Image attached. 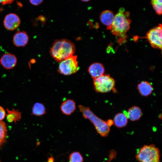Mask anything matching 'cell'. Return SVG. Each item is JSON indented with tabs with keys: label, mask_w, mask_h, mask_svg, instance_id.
<instances>
[{
	"label": "cell",
	"mask_w": 162,
	"mask_h": 162,
	"mask_svg": "<svg viewBox=\"0 0 162 162\" xmlns=\"http://www.w3.org/2000/svg\"><path fill=\"white\" fill-rule=\"evenodd\" d=\"M162 26L161 24L150 29L147 33L146 38L152 46L162 49Z\"/></svg>",
	"instance_id": "obj_7"
},
{
	"label": "cell",
	"mask_w": 162,
	"mask_h": 162,
	"mask_svg": "<svg viewBox=\"0 0 162 162\" xmlns=\"http://www.w3.org/2000/svg\"><path fill=\"white\" fill-rule=\"evenodd\" d=\"M0 162H1V160L0 159Z\"/></svg>",
	"instance_id": "obj_28"
},
{
	"label": "cell",
	"mask_w": 162,
	"mask_h": 162,
	"mask_svg": "<svg viewBox=\"0 0 162 162\" xmlns=\"http://www.w3.org/2000/svg\"><path fill=\"white\" fill-rule=\"evenodd\" d=\"M88 71L92 77L94 79L104 74L105 68L101 63L94 62L90 65Z\"/></svg>",
	"instance_id": "obj_11"
},
{
	"label": "cell",
	"mask_w": 162,
	"mask_h": 162,
	"mask_svg": "<svg viewBox=\"0 0 162 162\" xmlns=\"http://www.w3.org/2000/svg\"><path fill=\"white\" fill-rule=\"evenodd\" d=\"M76 106L75 101L73 100L68 99L64 101L61 104L60 108L63 114L70 116L76 110Z\"/></svg>",
	"instance_id": "obj_12"
},
{
	"label": "cell",
	"mask_w": 162,
	"mask_h": 162,
	"mask_svg": "<svg viewBox=\"0 0 162 162\" xmlns=\"http://www.w3.org/2000/svg\"><path fill=\"white\" fill-rule=\"evenodd\" d=\"M48 162H54V158L52 156L49 157L48 159Z\"/></svg>",
	"instance_id": "obj_26"
},
{
	"label": "cell",
	"mask_w": 162,
	"mask_h": 162,
	"mask_svg": "<svg viewBox=\"0 0 162 162\" xmlns=\"http://www.w3.org/2000/svg\"><path fill=\"white\" fill-rule=\"evenodd\" d=\"M44 0H29V1L32 4L37 6L41 4Z\"/></svg>",
	"instance_id": "obj_23"
},
{
	"label": "cell",
	"mask_w": 162,
	"mask_h": 162,
	"mask_svg": "<svg viewBox=\"0 0 162 162\" xmlns=\"http://www.w3.org/2000/svg\"><path fill=\"white\" fill-rule=\"evenodd\" d=\"M78 107L83 117L92 122L98 133L103 137L108 135L110 130L106 122L96 116L88 107L80 105Z\"/></svg>",
	"instance_id": "obj_3"
},
{
	"label": "cell",
	"mask_w": 162,
	"mask_h": 162,
	"mask_svg": "<svg viewBox=\"0 0 162 162\" xmlns=\"http://www.w3.org/2000/svg\"><path fill=\"white\" fill-rule=\"evenodd\" d=\"M151 4L156 13L158 15H161L162 13V0H152Z\"/></svg>",
	"instance_id": "obj_20"
},
{
	"label": "cell",
	"mask_w": 162,
	"mask_h": 162,
	"mask_svg": "<svg viewBox=\"0 0 162 162\" xmlns=\"http://www.w3.org/2000/svg\"><path fill=\"white\" fill-rule=\"evenodd\" d=\"M14 0H0V4L3 5L12 3Z\"/></svg>",
	"instance_id": "obj_24"
},
{
	"label": "cell",
	"mask_w": 162,
	"mask_h": 162,
	"mask_svg": "<svg viewBox=\"0 0 162 162\" xmlns=\"http://www.w3.org/2000/svg\"><path fill=\"white\" fill-rule=\"evenodd\" d=\"M94 89L97 92L105 93L115 90V81L109 74L103 75L93 79Z\"/></svg>",
	"instance_id": "obj_5"
},
{
	"label": "cell",
	"mask_w": 162,
	"mask_h": 162,
	"mask_svg": "<svg viewBox=\"0 0 162 162\" xmlns=\"http://www.w3.org/2000/svg\"><path fill=\"white\" fill-rule=\"evenodd\" d=\"M7 135V129L5 123L0 121V148L5 142Z\"/></svg>",
	"instance_id": "obj_19"
},
{
	"label": "cell",
	"mask_w": 162,
	"mask_h": 162,
	"mask_svg": "<svg viewBox=\"0 0 162 162\" xmlns=\"http://www.w3.org/2000/svg\"><path fill=\"white\" fill-rule=\"evenodd\" d=\"M79 69L77 56L74 55L60 62L58 71L61 74L68 76L76 73Z\"/></svg>",
	"instance_id": "obj_6"
},
{
	"label": "cell",
	"mask_w": 162,
	"mask_h": 162,
	"mask_svg": "<svg viewBox=\"0 0 162 162\" xmlns=\"http://www.w3.org/2000/svg\"><path fill=\"white\" fill-rule=\"evenodd\" d=\"M106 122L109 127L111 126L114 124L113 121L111 119L108 120Z\"/></svg>",
	"instance_id": "obj_25"
},
{
	"label": "cell",
	"mask_w": 162,
	"mask_h": 162,
	"mask_svg": "<svg viewBox=\"0 0 162 162\" xmlns=\"http://www.w3.org/2000/svg\"><path fill=\"white\" fill-rule=\"evenodd\" d=\"M46 109L42 103L36 102L33 105L32 111V114L37 116H41L46 113Z\"/></svg>",
	"instance_id": "obj_18"
},
{
	"label": "cell",
	"mask_w": 162,
	"mask_h": 162,
	"mask_svg": "<svg viewBox=\"0 0 162 162\" xmlns=\"http://www.w3.org/2000/svg\"><path fill=\"white\" fill-rule=\"evenodd\" d=\"M114 15L113 12L109 10L103 11L100 16L101 22L107 27L108 30H110Z\"/></svg>",
	"instance_id": "obj_13"
},
{
	"label": "cell",
	"mask_w": 162,
	"mask_h": 162,
	"mask_svg": "<svg viewBox=\"0 0 162 162\" xmlns=\"http://www.w3.org/2000/svg\"><path fill=\"white\" fill-rule=\"evenodd\" d=\"M76 50L74 44L65 39L55 40L50 50L51 56L57 62H60L74 55Z\"/></svg>",
	"instance_id": "obj_1"
},
{
	"label": "cell",
	"mask_w": 162,
	"mask_h": 162,
	"mask_svg": "<svg viewBox=\"0 0 162 162\" xmlns=\"http://www.w3.org/2000/svg\"><path fill=\"white\" fill-rule=\"evenodd\" d=\"M137 88L140 94L144 97L150 95L153 90L150 83L146 81H142L138 84Z\"/></svg>",
	"instance_id": "obj_15"
},
{
	"label": "cell",
	"mask_w": 162,
	"mask_h": 162,
	"mask_svg": "<svg viewBox=\"0 0 162 162\" xmlns=\"http://www.w3.org/2000/svg\"><path fill=\"white\" fill-rule=\"evenodd\" d=\"M29 37L27 33L24 31H18L14 35L13 41L17 47H24L28 43Z\"/></svg>",
	"instance_id": "obj_10"
},
{
	"label": "cell",
	"mask_w": 162,
	"mask_h": 162,
	"mask_svg": "<svg viewBox=\"0 0 162 162\" xmlns=\"http://www.w3.org/2000/svg\"><path fill=\"white\" fill-rule=\"evenodd\" d=\"M81 0L83 2H88L90 1V0Z\"/></svg>",
	"instance_id": "obj_27"
},
{
	"label": "cell",
	"mask_w": 162,
	"mask_h": 162,
	"mask_svg": "<svg viewBox=\"0 0 162 162\" xmlns=\"http://www.w3.org/2000/svg\"><path fill=\"white\" fill-rule=\"evenodd\" d=\"M20 20L16 14L10 13L7 15L4 20V25L5 28L10 31L17 28L20 24Z\"/></svg>",
	"instance_id": "obj_8"
},
{
	"label": "cell",
	"mask_w": 162,
	"mask_h": 162,
	"mask_svg": "<svg viewBox=\"0 0 162 162\" xmlns=\"http://www.w3.org/2000/svg\"><path fill=\"white\" fill-rule=\"evenodd\" d=\"M123 113L128 118L132 121H137L141 117L142 112L141 109L139 107L134 106L130 108L128 111H123Z\"/></svg>",
	"instance_id": "obj_14"
},
{
	"label": "cell",
	"mask_w": 162,
	"mask_h": 162,
	"mask_svg": "<svg viewBox=\"0 0 162 162\" xmlns=\"http://www.w3.org/2000/svg\"><path fill=\"white\" fill-rule=\"evenodd\" d=\"M6 110V119L8 122L16 123L17 122L20 121L21 118V113L20 112L14 109L11 110L7 109Z\"/></svg>",
	"instance_id": "obj_16"
},
{
	"label": "cell",
	"mask_w": 162,
	"mask_h": 162,
	"mask_svg": "<svg viewBox=\"0 0 162 162\" xmlns=\"http://www.w3.org/2000/svg\"><path fill=\"white\" fill-rule=\"evenodd\" d=\"M113 122L117 128H123L127 124L128 118L123 113H119L115 116Z\"/></svg>",
	"instance_id": "obj_17"
},
{
	"label": "cell",
	"mask_w": 162,
	"mask_h": 162,
	"mask_svg": "<svg viewBox=\"0 0 162 162\" xmlns=\"http://www.w3.org/2000/svg\"><path fill=\"white\" fill-rule=\"evenodd\" d=\"M139 162H160L159 150L154 145L143 146L136 156Z\"/></svg>",
	"instance_id": "obj_4"
},
{
	"label": "cell",
	"mask_w": 162,
	"mask_h": 162,
	"mask_svg": "<svg viewBox=\"0 0 162 162\" xmlns=\"http://www.w3.org/2000/svg\"><path fill=\"white\" fill-rule=\"evenodd\" d=\"M83 158L79 152H74L69 155V162H83Z\"/></svg>",
	"instance_id": "obj_21"
},
{
	"label": "cell",
	"mask_w": 162,
	"mask_h": 162,
	"mask_svg": "<svg viewBox=\"0 0 162 162\" xmlns=\"http://www.w3.org/2000/svg\"><path fill=\"white\" fill-rule=\"evenodd\" d=\"M17 61L15 56L10 53L3 54L0 59L1 65L7 69L13 68L16 66Z\"/></svg>",
	"instance_id": "obj_9"
},
{
	"label": "cell",
	"mask_w": 162,
	"mask_h": 162,
	"mask_svg": "<svg viewBox=\"0 0 162 162\" xmlns=\"http://www.w3.org/2000/svg\"><path fill=\"white\" fill-rule=\"evenodd\" d=\"M6 115L5 110L3 107L0 106V121H2Z\"/></svg>",
	"instance_id": "obj_22"
},
{
	"label": "cell",
	"mask_w": 162,
	"mask_h": 162,
	"mask_svg": "<svg viewBox=\"0 0 162 162\" xmlns=\"http://www.w3.org/2000/svg\"><path fill=\"white\" fill-rule=\"evenodd\" d=\"M128 11L124 12L121 9L114 16L110 30L112 33L121 39L124 40L130 27L131 20Z\"/></svg>",
	"instance_id": "obj_2"
}]
</instances>
